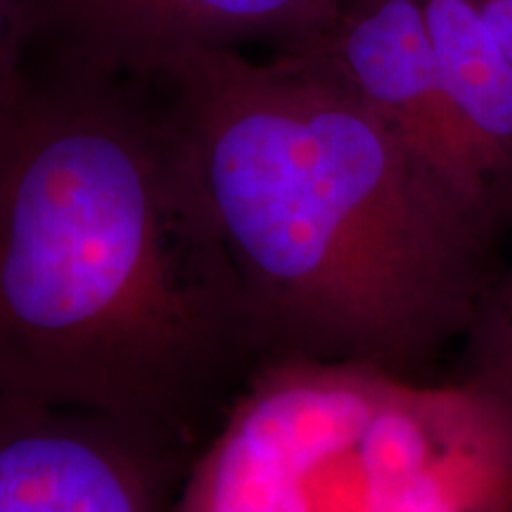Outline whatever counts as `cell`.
Here are the masks:
<instances>
[{
  "mask_svg": "<svg viewBox=\"0 0 512 512\" xmlns=\"http://www.w3.org/2000/svg\"><path fill=\"white\" fill-rule=\"evenodd\" d=\"M441 81L501 200L512 209V60L477 0H418Z\"/></svg>",
  "mask_w": 512,
  "mask_h": 512,
  "instance_id": "7",
  "label": "cell"
},
{
  "mask_svg": "<svg viewBox=\"0 0 512 512\" xmlns=\"http://www.w3.org/2000/svg\"><path fill=\"white\" fill-rule=\"evenodd\" d=\"M463 380L512 403V247L463 337Z\"/></svg>",
  "mask_w": 512,
  "mask_h": 512,
  "instance_id": "8",
  "label": "cell"
},
{
  "mask_svg": "<svg viewBox=\"0 0 512 512\" xmlns=\"http://www.w3.org/2000/svg\"><path fill=\"white\" fill-rule=\"evenodd\" d=\"M318 5H320V15H323V29H325L330 24V19L335 17L337 8L342 5V0H318Z\"/></svg>",
  "mask_w": 512,
  "mask_h": 512,
  "instance_id": "11",
  "label": "cell"
},
{
  "mask_svg": "<svg viewBox=\"0 0 512 512\" xmlns=\"http://www.w3.org/2000/svg\"><path fill=\"white\" fill-rule=\"evenodd\" d=\"M479 3H484V0H479Z\"/></svg>",
  "mask_w": 512,
  "mask_h": 512,
  "instance_id": "12",
  "label": "cell"
},
{
  "mask_svg": "<svg viewBox=\"0 0 512 512\" xmlns=\"http://www.w3.org/2000/svg\"><path fill=\"white\" fill-rule=\"evenodd\" d=\"M323 31L318 0H46L64 67L159 76L188 55L247 46L294 53Z\"/></svg>",
  "mask_w": 512,
  "mask_h": 512,
  "instance_id": "6",
  "label": "cell"
},
{
  "mask_svg": "<svg viewBox=\"0 0 512 512\" xmlns=\"http://www.w3.org/2000/svg\"><path fill=\"white\" fill-rule=\"evenodd\" d=\"M43 34L46 0H0V114L27 81L24 55Z\"/></svg>",
  "mask_w": 512,
  "mask_h": 512,
  "instance_id": "9",
  "label": "cell"
},
{
  "mask_svg": "<svg viewBox=\"0 0 512 512\" xmlns=\"http://www.w3.org/2000/svg\"><path fill=\"white\" fill-rule=\"evenodd\" d=\"M174 512H512V403L470 380L268 361Z\"/></svg>",
  "mask_w": 512,
  "mask_h": 512,
  "instance_id": "3",
  "label": "cell"
},
{
  "mask_svg": "<svg viewBox=\"0 0 512 512\" xmlns=\"http://www.w3.org/2000/svg\"><path fill=\"white\" fill-rule=\"evenodd\" d=\"M197 451L112 415L0 394V512H169Z\"/></svg>",
  "mask_w": 512,
  "mask_h": 512,
  "instance_id": "4",
  "label": "cell"
},
{
  "mask_svg": "<svg viewBox=\"0 0 512 512\" xmlns=\"http://www.w3.org/2000/svg\"><path fill=\"white\" fill-rule=\"evenodd\" d=\"M159 79L261 366L309 358L430 380L463 342L512 221L441 176L316 57L214 50Z\"/></svg>",
  "mask_w": 512,
  "mask_h": 512,
  "instance_id": "1",
  "label": "cell"
},
{
  "mask_svg": "<svg viewBox=\"0 0 512 512\" xmlns=\"http://www.w3.org/2000/svg\"><path fill=\"white\" fill-rule=\"evenodd\" d=\"M479 8H482L491 31L512 60V0H484V3H479Z\"/></svg>",
  "mask_w": 512,
  "mask_h": 512,
  "instance_id": "10",
  "label": "cell"
},
{
  "mask_svg": "<svg viewBox=\"0 0 512 512\" xmlns=\"http://www.w3.org/2000/svg\"><path fill=\"white\" fill-rule=\"evenodd\" d=\"M306 53L467 197L512 221L441 81L418 0H342Z\"/></svg>",
  "mask_w": 512,
  "mask_h": 512,
  "instance_id": "5",
  "label": "cell"
},
{
  "mask_svg": "<svg viewBox=\"0 0 512 512\" xmlns=\"http://www.w3.org/2000/svg\"><path fill=\"white\" fill-rule=\"evenodd\" d=\"M261 368L169 112L27 76L0 114V394L202 448Z\"/></svg>",
  "mask_w": 512,
  "mask_h": 512,
  "instance_id": "2",
  "label": "cell"
}]
</instances>
